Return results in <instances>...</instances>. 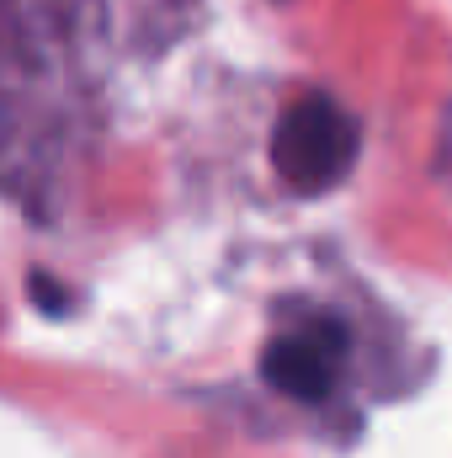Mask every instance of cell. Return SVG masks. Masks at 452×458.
Listing matches in <instances>:
<instances>
[{"label": "cell", "instance_id": "1", "mask_svg": "<svg viewBox=\"0 0 452 458\" xmlns=\"http://www.w3.org/2000/svg\"><path fill=\"white\" fill-rule=\"evenodd\" d=\"M272 165L293 192H331L356 165V123L340 113L325 91L298 97L277 117L272 133Z\"/></svg>", "mask_w": 452, "mask_h": 458}, {"label": "cell", "instance_id": "2", "mask_svg": "<svg viewBox=\"0 0 452 458\" xmlns=\"http://www.w3.org/2000/svg\"><path fill=\"white\" fill-rule=\"evenodd\" d=\"M340 362H346V326L331 315H309L304 326L282 331L261 357L266 384L293 400H325L336 389Z\"/></svg>", "mask_w": 452, "mask_h": 458}]
</instances>
